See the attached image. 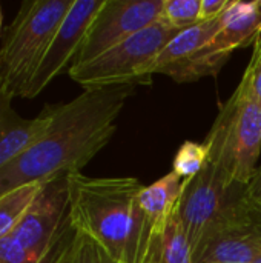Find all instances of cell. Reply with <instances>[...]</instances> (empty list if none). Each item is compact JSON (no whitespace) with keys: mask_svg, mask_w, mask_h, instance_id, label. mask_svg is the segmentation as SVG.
Instances as JSON below:
<instances>
[{"mask_svg":"<svg viewBox=\"0 0 261 263\" xmlns=\"http://www.w3.org/2000/svg\"><path fill=\"white\" fill-rule=\"evenodd\" d=\"M211 163L229 186H248L261 154V106L248 82L238 86L220 106L205 140Z\"/></svg>","mask_w":261,"mask_h":263,"instance_id":"3","label":"cell"},{"mask_svg":"<svg viewBox=\"0 0 261 263\" xmlns=\"http://www.w3.org/2000/svg\"><path fill=\"white\" fill-rule=\"evenodd\" d=\"M243 79L248 82L255 100L261 106V34L254 43V51L248 68L245 69Z\"/></svg>","mask_w":261,"mask_h":263,"instance_id":"19","label":"cell"},{"mask_svg":"<svg viewBox=\"0 0 261 263\" xmlns=\"http://www.w3.org/2000/svg\"><path fill=\"white\" fill-rule=\"evenodd\" d=\"M11 102L12 97L0 91V171L34 143L49 125L46 108L35 119H25Z\"/></svg>","mask_w":261,"mask_h":263,"instance_id":"12","label":"cell"},{"mask_svg":"<svg viewBox=\"0 0 261 263\" xmlns=\"http://www.w3.org/2000/svg\"><path fill=\"white\" fill-rule=\"evenodd\" d=\"M0 263H32L25 250L11 237L0 239Z\"/></svg>","mask_w":261,"mask_h":263,"instance_id":"20","label":"cell"},{"mask_svg":"<svg viewBox=\"0 0 261 263\" xmlns=\"http://www.w3.org/2000/svg\"><path fill=\"white\" fill-rule=\"evenodd\" d=\"M258 259L261 211L251 206L245 197L194 251V263H254Z\"/></svg>","mask_w":261,"mask_h":263,"instance_id":"9","label":"cell"},{"mask_svg":"<svg viewBox=\"0 0 261 263\" xmlns=\"http://www.w3.org/2000/svg\"><path fill=\"white\" fill-rule=\"evenodd\" d=\"M135 86L86 89L66 103L46 105V131L0 171V196L80 173L114 137L115 122Z\"/></svg>","mask_w":261,"mask_h":263,"instance_id":"1","label":"cell"},{"mask_svg":"<svg viewBox=\"0 0 261 263\" xmlns=\"http://www.w3.org/2000/svg\"><path fill=\"white\" fill-rule=\"evenodd\" d=\"M202 0H165L160 20L175 29H186L200 23Z\"/></svg>","mask_w":261,"mask_h":263,"instance_id":"17","label":"cell"},{"mask_svg":"<svg viewBox=\"0 0 261 263\" xmlns=\"http://www.w3.org/2000/svg\"><path fill=\"white\" fill-rule=\"evenodd\" d=\"M58 263H98L95 242L88 236L74 231Z\"/></svg>","mask_w":261,"mask_h":263,"instance_id":"18","label":"cell"},{"mask_svg":"<svg viewBox=\"0 0 261 263\" xmlns=\"http://www.w3.org/2000/svg\"><path fill=\"white\" fill-rule=\"evenodd\" d=\"M254 263H261V259H258V260H255V262Z\"/></svg>","mask_w":261,"mask_h":263,"instance_id":"25","label":"cell"},{"mask_svg":"<svg viewBox=\"0 0 261 263\" xmlns=\"http://www.w3.org/2000/svg\"><path fill=\"white\" fill-rule=\"evenodd\" d=\"M45 183H28L0 196V239L9 236L28 213Z\"/></svg>","mask_w":261,"mask_h":263,"instance_id":"15","label":"cell"},{"mask_svg":"<svg viewBox=\"0 0 261 263\" xmlns=\"http://www.w3.org/2000/svg\"><path fill=\"white\" fill-rule=\"evenodd\" d=\"M183 179L174 171L168 173L149 186H143L138 194V263H143L151 240L165 228L175 213Z\"/></svg>","mask_w":261,"mask_h":263,"instance_id":"11","label":"cell"},{"mask_svg":"<svg viewBox=\"0 0 261 263\" xmlns=\"http://www.w3.org/2000/svg\"><path fill=\"white\" fill-rule=\"evenodd\" d=\"M208 165V148L205 143L197 142H185L178 148L174 160H172V171L180 176L183 180L195 177L203 168Z\"/></svg>","mask_w":261,"mask_h":263,"instance_id":"16","label":"cell"},{"mask_svg":"<svg viewBox=\"0 0 261 263\" xmlns=\"http://www.w3.org/2000/svg\"><path fill=\"white\" fill-rule=\"evenodd\" d=\"M2 25H3V12H2V8H0V32H2Z\"/></svg>","mask_w":261,"mask_h":263,"instance_id":"24","label":"cell"},{"mask_svg":"<svg viewBox=\"0 0 261 263\" xmlns=\"http://www.w3.org/2000/svg\"><path fill=\"white\" fill-rule=\"evenodd\" d=\"M243 194L245 186H229L211 163L183 182L177 210L194 251L243 199Z\"/></svg>","mask_w":261,"mask_h":263,"instance_id":"7","label":"cell"},{"mask_svg":"<svg viewBox=\"0 0 261 263\" xmlns=\"http://www.w3.org/2000/svg\"><path fill=\"white\" fill-rule=\"evenodd\" d=\"M135 177H66L68 219L115 260L138 263V194Z\"/></svg>","mask_w":261,"mask_h":263,"instance_id":"2","label":"cell"},{"mask_svg":"<svg viewBox=\"0 0 261 263\" xmlns=\"http://www.w3.org/2000/svg\"><path fill=\"white\" fill-rule=\"evenodd\" d=\"M178 32L180 29L158 20L97 59L69 66V77L82 85L85 91L131 83H151L148 76L151 65Z\"/></svg>","mask_w":261,"mask_h":263,"instance_id":"5","label":"cell"},{"mask_svg":"<svg viewBox=\"0 0 261 263\" xmlns=\"http://www.w3.org/2000/svg\"><path fill=\"white\" fill-rule=\"evenodd\" d=\"M103 0H74L66 17L60 23L55 35L52 37L43 59L35 68L22 91V99L37 97L57 76H60L69 62L75 60L89 25L102 8Z\"/></svg>","mask_w":261,"mask_h":263,"instance_id":"10","label":"cell"},{"mask_svg":"<svg viewBox=\"0 0 261 263\" xmlns=\"http://www.w3.org/2000/svg\"><path fill=\"white\" fill-rule=\"evenodd\" d=\"M245 200L261 211V165L257 168L254 177L251 179V182L248 183V186L245 188Z\"/></svg>","mask_w":261,"mask_h":263,"instance_id":"22","label":"cell"},{"mask_svg":"<svg viewBox=\"0 0 261 263\" xmlns=\"http://www.w3.org/2000/svg\"><path fill=\"white\" fill-rule=\"evenodd\" d=\"M222 17L208 22H200L194 26L180 31L172 40L168 42V45L155 57L154 63L148 71V76L149 77L154 74L169 76L171 71H174L175 68L192 59L218 32L222 26Z\"/></svg>","mask_w":261,"mask_h":263,"instance_id":"13","label":"cell"},{"mask_svg":"<svg viewBox=\"0 0 261 263\" xmlns=\"http://www.w3.org/2000/svg\"><path fill=\"white\" fill-rule=\"evenodd\" d=\"M74 0H25L0 48V91L20 97Z\"/></svg>","mask_w":261,"mask_h":263,"instance_id":"4","label":"cell"},{"mask_svg":"<svg viewBox=\"0 0 261 263\" xmlns=\"http://www.w3.org/2000/svg\"><path fill=\"white\" fill-rule=\"evenodd\" d=\"M165 0H103L72 65L88 63L157 23ZM71 65V66H72Z\"/></svg>","mask_w":261,"mask_h":263,"instance_id":"8","label":"cell"},{"mask_svg":"<svg viewBox=\"0 0 261 263\" xmlns=\"http://www.w3.org/2000/svg\"><path fill=\"white\" fill-rule=\"evenodd\" d=\"M143 263H194V250L182 225L178 210L151 240Z\"/></svg>","mask_w":261,"mask_h":263,"instance_id":"14","label":"cell"},{"mask_svg":"<svg viewBox=\"0 0 261 263\" xmlns=\"http://www.w3.org/2000/svg\"><path fill=\"white\" fill-rule=\"evenodd\" d=\"M97 245V243H95ZM97 254H98V263H123L120 260H115L112 256H109L105 250H102L98 245H97Z\"/></svg>","mask_w":261,"mask_h":263,"instance_id":"23","label":"cell"},{"mask_svg":"<svg viewBox=\"0 0 261 263\" xmlns=\"http://www.w3.org/2000/svg\"><path fill=\"white\" fill-rule=\"evenodd\" d=\"M231 3L232 0H202L200 22H208L222 17Z\"/></svg>","mask_w":261,"mask_h":263,"instance_id":"21","label":"cell"},{"mask_svg":"<svg viewBox=\"0 0 261 263\" xmlns=\"http://www.w3.org/2000/svg\"><path fill=\"white\" fill-rule=\"evenodd\" d=\"M261 34V0H232L214 39L192 59L169 72L178 83L217 76L235 49L254 45Z\"/></svg>","mask_w":261,"mask_h":263,"instance_id":"6","label":"cell"}]
</instances>
